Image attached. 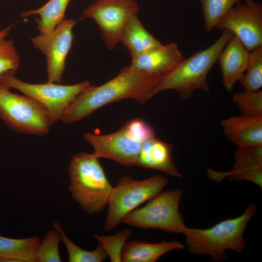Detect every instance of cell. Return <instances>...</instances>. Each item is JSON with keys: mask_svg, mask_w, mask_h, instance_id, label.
<instances>
[{"mask_svg": "<svg viewBox=\"0 0 262 262\" xmlns=\"http://www.w3.org/2000/svg\"><path fill=\"white\" fill-rule=\"evenodd\" d=\"M163 76L135 71L129 66L99 85L90 84L75 98L62 120L70 123L80 120L110 103L131 98L141 103L150 99L151 91Z\"/></svg>", "mask_w": 262, "mask_h": 262, "instance_id": "6da1fadb", "label": "cell"}, {"mask_svg": "<svg viewBox=\"0 0 262 262\" xmlns=\"http://www.w3.org/2000/svg\"><path fill=\"white\" fill-rule=\"evenodd\" d=\"M233 33L222 30L219 37L208 48L198 50L180 62L171 71L163 76L151 91L150 98L158 93L174 90L184 100L191 97L196 90L211 92L207 75L217 63L219 56Z\"/></svg>", "mask_w": 262, "mask_h": 262, "instance_id": "7a4b0ae2", "label": "cell"}, {"mask_svg": "<svg viewBox=\"0 0 262 262\" xmlns=\"http://www.w3.org/2000/svg\"><path fill=\"white\" fill-rule=\"evenodd\" d=\"M256 212V204L251 203L241 215L220 221L211 228L187 227L184 234L188 251L195 255H208L216 262L226 259L227 250L243 252L246 248L245 229Z\"/></svg>", "mask_w": 262, "mask_h": 262, "instance_id": "3957f363", "label": "cell"}, {"mask_svg": "<svg viewBox=\"0 0 262 262\" xmlns=\"http://www.w3.org/2000/svg\"><path fill=\"white\" fill-rule=\"evenodd\" d=\"M68 170L72 198L90 215L102 211L108 205L114 187L98 158L93 153H77L71 159Z\"/></svg>", "mask_w": 262, "mask_h": 262, "instance_id": "277c9868", "label": "cell"}, {"mask_svg": "<svg viewBox=\"0 0 262 262\" xmlns=\"http://www.w3.org/2000/svg\"><path fill=\"white\" fill-rule=\"evenodd\" d=\"M168 183L159 175L138 180L129 176L120 178L110 197L104 229L110 231L137 207L161 193Z\"/></svg>", "mask_w": 262, "mask_h": 262, "instance_id": "5b68a950", "label": "cell"}, {"mask_svg": "<svg viewBox=\"0 0 262 262\" xmlns=\"http://www.w3.org/2000/svg\"><path fill=\"white\" fill-rule=\"evenodd\" d=\"M0 117L10 129L36 135L48 133L53 124L43 105L25 95L12 93L0 83Z\"/></svg>", "mask_w": 262, "mask_h": 262, "instance_id": "8992f818", "label": "cell"}, {"mask_svg": "<svg viewBox=\"0 0 262 262\" xmlns=\"http://www.w3.org/2000/svg\"><path fill=\"white\" fill-rule=\"evenodd\" d=\"M182 194L180 189L162 191L145 206L129 213L122 223L144 229H159L184 234L187 227L179 211Z\"/></svg>", "mask_w": 262, "mask_h": 262, "instance_id": "52a82bcc", "label": "cell"}, {"mask_svg": "<svg viewBox=\"0 0 262 262\" xmlns=\"http://www.w3.org/2000/svg\"><path fill=\"white\" fill-rule=\"evenodd\" d=\"M0 83L22 92L43 105L54 123L61 120L65 112L77 97L90 84L84 81L72 85L48 82L30 83L16 78L15 75L0 76Z\"/></svg>", "mask_w": 262, "mask_h": 262, "instance_id": "ba28073f", "label": "cell"}, {"mask_svg": "<svg viewBox=\"0 0 262 262\" xmlns=\"http://www.w3.org/2000/svg\"><path fill=\"white\" fill-rule=\"evenodd\" d=\"M138 12L136 0H97L84 10L82 15L96 22L106 46L113 49L120 42L129 18Z\"/></svg>", "mask_w": 262, "mask_h": 262, "instance_id": "9c48e42d", "label": "cell"}, {"mask_svg": "<svg viewBox=\"0 0 262 262\" xmlns=\"http://www.w3.org/2000/svg\"><path fill=\"white\" fill-rule=\"evenodd\" d=\"M216 28L231 32L245 48L251 51L262 46V5L253 0L230 9L220 19Z\"/></svg>", "mask_w": 262, "mask_h": 262, "instance_id": "30bf717a", "label": "cell"}, {"mask_svg": "<svg viewBox=\"0 0 262 262\" xmlns=\"http://www.w3.org/2000/svg\"><path fill=\"white\" fill-rule=\"evenodd\" d=\"M76 23L72 19H64L51 32L40 33L31 38L34 46L46 56L49 82L61 83L66 58L73 42V29Z\"/></svg>", "mask_w": 262, "mask_h": 262, "instance_id": "8fae6325", "label": "cell"}, {"mask_svg": "<svg viewBox=\"0 0 262 262\" xmlns=\"http://www.w3.org/2000/svg\"><path fill=\"white\" fill-rule=\"evenodd\" d=\"M84 138L94 149L93 154L100 158L112 160L122 165L135 166L144 143L129 130L125 124L118 131L107 134L87 132Z\"/></svg>", "mask_w": 262, "mask_h": 262, "instance_id": "7c38bea8", "label": "cell"}, {"mask_svg": "<svg viewBox=\"0 0 262 262\" xmlns=\"http://www.w3.org/2000/svg\"><path fill=\"white\" fill-rule=\"evenodd\" d=\"M209 176L219 181L225 178L230 180H247L262 187V146L249 147H237L235 152V162L231 170L219 172L207 169Z\"/></svg>", "mask_w": 262, "mask_h": 262, "instance_id": "4fadbf2b", "label": "cell"}, {"mask_svg": "<svg viewBox=\"0 0 262 262\" xmlns=\"http://www.w3.org/2000/svg\"><path fill=\"white\" fill-rule=\"evenodd\" d=\"M183 59L177 45L170 43L132 58L129 67L139 72L164 76Z\"/></svg>", "mask_w": 262, "mask_h": 262, "instance_id": "5bb4252c", "label": "cell"}, {"mask_svg": "<svg viewBox=\"0 0 262 262\" xmlns=\"http://www.w3.org/2000/svg\"><path fill=\"white\" fill-rule=\"evenodd\" d=\"M220 123L226 137L237 147L262 146V116L241 115L222 119Z\"/></svg>", "mask_w": 262, "mask_h": 262, "instance_id": "9a60e30c", "label": "cell"}, {"mask_svg": "<svg viewBox=\"0 0 262 262\" xmlns=\"http://www.w3.org/2000/svg\"><path fill=\"white\" fill-rule=\"evenodd\" d=\"M250 51L233 34L218 59L223 83L228 92H231L236 83L245 72L248 65Z\"/></svg>", "mask_w": 262, "mask_h": 262, "instance_id": "2e32d148", "label": "cell"}, {"mask_svg": "<svg viewBox=\"0 0 262 262\" xmlns=\"http://www.w3.org/2000/svg\"><path fill=\"white\" fill-rule=\"evenodd\" d=\"M135 166L157 169L175 177H181L174 162L172 146L156 136L143 144Z\"/></svg>", "mask_w": 262, "mask_h": 262, "instance_id": "e0dca14e", "label": "cell"}, {"mask_svg": "<svg viewBox=\"0 0 262 262\" xmlns=\"http://www.w3.org/2000/svg\"><path fill=\"white\" fill-rule=\"evenodd\" d=\"M185 246L180 242L162 241L150 243L139 240L126 243L122 251L121 262H155L165 253Z\"/></svg>", "mask_w": 262, "mask_h": 262, "instance_id": "ac0fdd59", "label": "cell"}, {"mask_svg": "<svg viewBox=\"0 0 262 262\" xmlns=\"http://www.w3.org/2000/svg\"><path fill=\"white\" fill-rule=\"evenodd\" d=\"M120 42L128 49L131 58L162 45L144 27L138 17V13L129 18L123 30Z\"/></svg>", "mask_w": 262, "mask_h": 262, "instance_id": "d6986e66", "label": "cell"}, {"mask_svg": "<svg viewBox=\"0 0 262 262\" xmlns=\"http://www.w3.org/2000/svg\"><path fill=\"white\" fill-rule=\"evenodd\" d=\"M38 236L12 238L0 236V262H36Z\"/></svg>", "mask_w": 262, "mask_h": 262, "instance_id": "ffe728a7", "label": "cell"}, {"mask_svg": "<svg viewBox=\"0 0 262 262\" xmlns=\"http://www.w3.org/2000/svg\"><path fill=\"white\" fill-rule=\"evenodd\" d=\"M71 0H49L40 8L21 13L22 17L37 15L35 21L41 33H49L64 19L66 8Z\"/></svg>", "mask_w": 262, "mask_h": 262, "instance_id": "44dd1931", "label": "cell"}, {"mask_svg": "<svg viewBox=\"0 0 262 262\" xmlns=\"http://www.w3.org/2000/svg\"><path fill=\"white\" fill-rule=\"evenodd\" d=\"M53 225L59 232L61 241L65 245L69 262H101L108 257L99 244L92 251L85 250L74 244L57 222H53Z\"/></svg>", "mask_w": 262, "mask_h": 262, "instance_id": "7402d4cb", "label": "cell"}, {"mask_svg": "<svg viewBox=\"0 0 262 262\" xmlns=\"http://www.w3.org/2000/svg\"><path fill=\"white\" fill-rule=\"evenodd\" d=\"M244 90L257 91L262 87V46L250 51L247 67L238 81Z\"/></svg>", "mask_w": 262, "mask_h": 262, "instance_id": "603a6c76", "label": "cell"}, {"mask_svg": "<svg viewBox=\"0 0 262 262\" xmlns=\"http://www.w3.org/2000/svg\"><path fill=\"white\" fill-rule=\"evenodd\" d=\"M241 0H199L205 31L210 32L216 27L223 16Z\"/></svg>", "mask_w": 262, "mask_h": 262, "instance_id": "cb8c5ba5", "label": "cell"}, {"mask_svg": "<svg viewBox=\"0 0 262 262\" xmlns=\"http://www.w3.org/2000/svg\"><path fill=\"white\" fill-rule=\"evenodd\" d=\"M131 234V229H125L110 236L94 233L93 236L106 253L111 262H120L123 248Z\"/></svg>", "mask_w": 262, "mask_h": 262, "instance_id": "d4e9b609", "label": "cell"}, {"mask_svg": "<svg viewBox=\"0 0 262 262\" xmlns=\"http://www.w3.org/2000/svg\"><path fill=\"white\" fill-rule=\"evenodd\" d=\"M233 103L242 115L249 116H262V91H240L232 97Z\"/></svg>", "mask_w": 262, "mask_h": 262, "instance_id": "484cf974", "label": "cell"}, {"mask_svg": "<svg viewBox=\"0 0 262 262\" xmlns=\"http://www.w3.org/2000/svg\"><path fill=\"white\" fill-rule=\"evenodd\" d=\"M61 237L58 230H49L44 236L38 246L36 252V262H60L59 245Z\"/></svg>", "mask_w": 262, "mask_h": 262, "instance_id": "4316f807", "label": "cell"}, {"mask_svg": "<svg viewBox=\"0 0 262 262\" xmlns=\"http://www.w3.org/2000/svg\"><path fill=\"white\" fill-rule=\"evenodd\" d=\"M19 63L14 41L5 39L0 40V76L15 75Z\"/></svg>", "mask_w": 262, "mask_h": 262, "instance_id": "83f0119b", "label": "cell"}, {"mask_svg": "<svg viewBox=\"0 0 262 262\" xmlns=\"http://www.w3.org/2000/svg\"><path fill=\"white\" fill-rule=\"evenodd\" d=\"M13 25H10L6 28L0 31V40L4 39L8 32L12 28Z\"/></svg>", "mask_w": 262, "mask_h": 262, "instance_id": "f1b7e54d", "label": "cell"}, {"mask_svg": "<svg viewBox=\"0 0 262 262\" xmlns=\"http://www.w3.org/2000/svg\"><path fill=\"white\" fill-rule=\"evenodd\" d=\"M93 0L96 1V0Z\"/></svg>", "mask_w": 262, "mask_h": 262, "instance_id": "f546056e", "label": "cell"}]
</instances>
